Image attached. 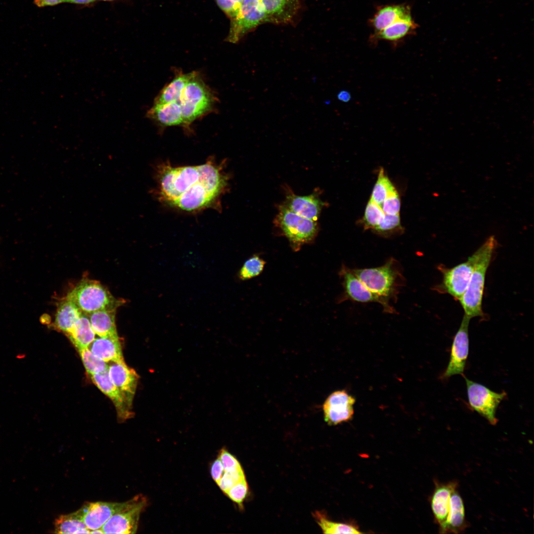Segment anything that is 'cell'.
<instances>
[{
  "mask_svg": "<svg viewBox=\"0 0 534 534\" xmlns=\"http://www.w3.org/2000/svg\"><path fill=\"white\" fill-rule=\"evenodd\" d=\"M223 166L214 158L196 166L174 167L162 163L155 171L154 195L162 203L187 212L218 210L228 186Z\"/></svg>",
  "mask_w": 534,
  "mask_h": 534,
  "instance_id": "cell-1",
  "label": "cell"
},
{
  "mask_svg": "<svg viewBox=\"0 0 534 534\" xmlns=\"http://www.w3.org/2000/svg\"><path fill=\"white\" fill-rule=\"evenodd\" d=\"M380 301L385 312L396 313L391 301L396 303L405 279L400 263L390 258L382 266L371 268H350Z\"/></svg>",
  "mask_w": 534,
  "mask_h": 534,
  "instance_id": "cell-2",
  "label": "cell"
},
{
  "mask_svg": "<svg viewBox=\"0 0 534 534\" xmlns=\"http://www.w3.org/2000/svg\"><path fill=\"white\" fill-rule=\"evenodd\" d=\"M497 245L495 236L492 235L488 237L478 249V260L467 287L459 300L464 314L471 318L484 317L482 306L486 275Z\"/></svg>",
  "mask_w": 534,
  "mask_h": 534,
  "instance_id": "cell-3",
  "label": "cell"
},
{
  "mask_svg": "<svg viewBox=\"0 0 534 534\" xmlns=\"http://www.w3.org/2000/svg\"><path fill=\"white\" fill-rule=\"evenodd\" d=\"M217 98L201 76L196 72L183 89L178 102L183 124L182 127L190 131L195 120L213 111Z\"/></svg>",
  "mask_w": 534,
  "mask_h": 534,
  "instance_id": "cell-4",
  "label": "cell"
},
{
  "mask_svg": "<svg viewBox=\"0 0 534 534\" xmlns=\"http://www.w3.org/2000/svg\"><path fill=\"white\" fill-rule=\"evenodd\" d=\"M65 298L86 314L101 310H117L125 303L124 300L113 296L99 282L87 278L81 280Z\"/></svg>",
  "mask_w": 534,
  "mask_h": 534,
  "instance_id": "cell-5",
  "label": "cell"
},
{
  "mask_svg": "<svg viewBox=\"0 0 534 534\" xmlns=\"http://www.w3.org/2000/svg\"><path fill=\"white\" fill-rule=\"evenodd\" d=\"M274 223L278 233L288 240L294 252L312 244L319 231L317 221L300 216L283 205L279 206Z\"/></svg>",
  "mask_w": 534,
  "mask_h": 534,
  "instance_id": "cell-6",
  "label": "cell"
},
{
  "mask_svg": "<svg viewBox=\"0 0 534 534\" xmlns=\"http://www.w3.org/2000/svg\"><path fill=\"white\" fill-rule=\"evenodd\" d=\"M465 379L468 403L470 407L485 418L490 424L495 425L498 422L496 410L507 395L505 392H495L487 387L472 381L463 375Z\"/></svg>",
  "mask_w": 534,
  "mask_h": 534,
  "instance_id": "cell-7",
  "label": "cell"
},
{
  "mask_svg": "<svg viewBox=\"0 0 534 534\" xmlns=\"http://www.w3.org/2000/svg\"><path fill=\"white\" fill-rule=\"evenodd\" d=\"M146 498L138 494L124 502L121 508L114 513L101 528L104 534H134L136 532L141 513L147 505Z\"/></svg>",
  "mask_w": 534,
  "mask_h": 534,
  "instance_id": "cell-8",
  "label": "cell"
},
{
  "mask_svg": "<svg viewBox=\"0 0 534 534\" xmlns=\"http://www.w3.org/2000/svg\"><path fill=\"white\" fill-rule=\"evenodd\" d=\"M477 249L467 260L451 268L439 267L443 274L442 283L434 288L439 292L446 293L456 300H459L465 291L479 257Z\"/></svg>",
  "mask_w": 534,
  "mask_h": 534,
  "instance_id": "cell-9",
  "label": "cell"
},
{
  "mask_svg": "<svg viewBox=\"0 0 534 534\" xmlns=\"http://www.w3.org/2000/svg\"><path fill=\"white\" fill-rule=\"evenodd\" d=\"M265 22V14L260 0H243L236 18L231 21L226 41L237 43L246 33Z\"/></svg>",
  "mask_w": 534,
  "mask_h": 534,
  "instance_id": "cell-10",
  "label": "cell"
},
{
  "mask_svg": "<svg viewBox=\"0 0 534 534\" xmlns=\"http://www.w3.org/2000/svg\"><path fill=\"white\" fill-rule=\"evenodd\" d=\"M471 318L464 315L460 325L454 336L448 365L442 375L447 379L457 374L464 375L469 354V324Z\"/></svg>",
  "mask_w": 534,
  "mask_h": 534,
  "instance_id": "cell-11",
  "label": "cell"
},
{
  "mask_svg": "<svg viewBox=\"0 0 534 534\" xmlns=\"http://www.w3.org/2000/svg\"><path fill=\"white\" fill-rule=\"evenodd\" d=\"M355 399L345 390L332 393L322 405L325 421L336 425L351 420L354 413Z\"/></svg>",
  "mask_w": 534,
  "mask_h": 534,
  "instance_id": "cell-12",
  "label": "cell"
},
{
  "mask_svg": "<svg viewBox=\"0 0 534 534\" xmlns=\"http://www.w3.org/2000/svg\"><path fill=\"white\" fill-rule=\"evenodd\" d=\"M342 281L343 292L337 301L339 303L350 300L360 303L375 302L380 304L379 298L345 265H342L339 272Z\"/></svg>",
  "mask_w": 534,
  "mask_h": 534,
  "instance_id": "cell-13",
  "label": "cell"
},
{
  "mask_svg": "<svg viewBox=\"0 0 534 534\" xmlns=\"http://www.w3.org/2000/svg\"><path fill=\"white\" fill-rule=\"evenodd\" d=\"M123 504L124 502H88L77 511L90 532L92 530L101 528Z\"/></svg>",
  "mask_w": 534,
  "mask_h": 534,
  "instance_id": "cell-14",
  "label": "cell"
},
{
  "mask_svg": "<svg viewBox=\"0 0 534 534\" xmlns=\"http://www.w3.org/2000/svg\"><path fill=\"white\" fill-rule=\"evenodd\" d=\"M108 374L113 384L123 395L128 405L131 407L136 391L138 375L135 370L125 362H112L108 366Z\"/></svg>",
  "mask_w": 534,
  "mask_h": 534,
  "instance_id": "cell-15",
  "label": "cell"
},
{
  "mask_svg": "<svg viewBox=\"0 0 534 534\" xmlns=\"http://www.w3.org/2000/svg\"><path fill=\"white\" fill-rule=\"evenodd\" d=\"M283 204L291 211L304 218L317 221L324 205L317 193L300 196L287 188Z\"/></svg>",
  "mask_w": 534,
  "mask_h": 534,
  "instance_id": "cell-16",
  "label": "cell"
},
{
  "mask_svg": "<svg viewBox=\"0 0 534 534\" xmlns=\"http://www.w3.org/2000/svg\"><path fill=\"white\" fill-rule=\"evenodd\" d=\"M435 487L431 497V506L439 532L443 528L448 515L450 497L452 492L458 487V482H435Z\"/></svg>",
  "mask_w": 534,
  "mask_h": 534,
  "instance_id": "cell-17",
  "label": "cell"
},
{
  "mask_svg": "<svg viewBox=\"0 0 534 534\" xmlns=\"http://www.w3.org/2000/svg\"><path fill=\"white\" fill-rule=\"evenodd\" d=\"M265 14V22L287 24L292 21L301 7V0H260Z\"/></svg>",
  "mask_w": 534,
  "mask_h": 534,
  "instance_id": "cell-18",
  "label": "cell"
},
{
  "mask_svg": "<svg viewBox=\"0 0 534 534\" xmlns=\"http://www.w3.org/2000/svg\"><path fill=\"white\" fill-rule=\"evenodd\" d=\"M412 19L410 7L407 4H388L379 7L369 20L374 30L378 33L392 24Z\"/></svg>",
  "mask_w": 534,
  "mask_h": 534,
  "instance_id": "cell-19",
  "label": "cell"
},
{
  "mask_svg": "<svg viewBox=\"0 0 534 534\" xmlns=\"http://www.w3.org/2000/svg\"><path fill=\"white\" fill-rule=\"evenodd\" d=\"M146 117L161 128L183 126L182 112L178 101L154 104L147 111Z\"/></svg>",
  "mask_w": 534,
  "mask_h": 534,
  "instance_id": "cell-20",
  "label": "cell"
},
{
  "mask_svg": "<svg viewBox=\"0 0 534 534\" xmlns=\"http://www.w3.org/2000/svg\"><path fill=\"white\" fill-rule=\"evenodd\" d=\"M468 526L464 502L457 488L451 494L447 519L443 528L439 532L441 534L462 533Z\"/></svg>",
  "mask_w": 534,
  "mask_h": 534,
  "instance_id": "cell-21",
  "label": "cell"
},
{
  "mask_svg": "<svg viewBox=\"0 0 534 534\" xmlns=\"http://www.w3.org/2000/svg\"><path fill=\"white\" fill-rule=\"evenodd\" d=\"M90 376L96 386L112 401L119 417L127 418L132 415L131 407L128 405L120 391L111 382L108 370Z\"/></svg>",
  "mask_w": 534,
  "mask_h": 534,
  "instance_id": "cell-22",
  "label": "cell"
},
{
  "mask_svg": "<svg viewBox=\"0 0 534 534\" xmlns=\"http://www.w3.org/2000/svg\"><path fill=\"white\" fill-rule=\"evenodd\" d=\"M417 27V24L413 19L400 20L378 33H373L370 41L375 45L379 41H387L396 46L407 36L414 33Z\"/></svg>",
  "mask_w": 534,
  "mask_h": 534,
  "instance_id": "cell-23",
  "label": "cell"
},
{
  "mask_svg": "<svg viewBox=\"0 0 534 534\" xmlns=\"http://www.w3.org/2000/svg\"><path fill=\"white\" fill-rule=\"evenodd\" d=\"M89 348L95 356L107 363L125 362L119 338H95Z\"/></svg>",
  "mask_w": 534,
  "mask_h": 534,
  "instance_id": "cell-24",
  "label": "cell"
},
{
  "mask_svg": "<svg viewBox=\"0 0 534 534\" xmlns=\"http://www.w3.org/2000/svg\"><path fill=\"white\" fill-rule=\"evenodd\" d=\"M83 312L77 306L65 298L60 301L52 326L54 328L68 334Z\"/></svg>",
  "mask_w": 534,
  "mask_h": 534,
  "instance_id": "cell-25",
  "label": "cell"
},
{
  "mask_svg": "<svg viewBox=\"0 0 534 534\" xmlns=\"http://www.w3.org/2000/svg\"><path fill=\"white\" fill-rule=\"evenodd\" d=\"M116 310H101L87 314L95 334L100 337L119 338L115 324Z\"/></svg>",
  "mask_w": 534,
  "mask_h": 534,
  "instance_id": "cell-26",
  "label": "cell"
},
{
  "mask_svg": "<svg viewBox=\"0 0 534 534\" xmlns=\"http://www.w3.org/2000/svg\"><path fill=\"white\" fill-rule=\"evenodd\" d=\"M196 71L183 73L177 71L174 79L167 84L154 99V104L178 101L182 92Z\"/></svg>",
  "mask_w": 534,
  "mask_h": 534,
  "instance_id": "cell-27",
  "label": "cell"
},
{
  "mask_svg": "<svg viewBox=\"0 0 534 534\" xmlns=\"http://www.w3.org/2000/svg\"><path fill=\"white\" fill-rule=\"evenodd\" d=\"M67 336L77 349L89 348L95 338V334L87 314L83 312Z\"/></svg>",
  "mask_w": 534,
  "mask_h": 534,
  "instance_id": "cell-28",
  "label": "cell"
},
{
  "mask_svg": "<svg viewBox=\"0 0 534 534\" xmlns=\"http://www.w3.org/2000/svg\"><path fill=\"white\" fill-rule=\"evenodd\" d=\"M56 534H90L78 511L61 515L54 522Z\"/></svg>",
  "mask_w": 534,
  "mask_h": 534,
  "instance_id": "cell-29",
  "label": "cell"
},
{
  "mask_svg": "<svg viewBox=\"0 0 534 534\" xmlns=\"http://www.w3.org/2000/svg\"><path fill=\"white\" fill-rule=\"evenodd\" d=\"M318 525L324 534H361L356 526L330 521L319 512L313 514Z\"/></svg>",
  "mask_w": 534,
  "mask_h": 534,
  "instance_id": "cell-30",
  "label": "cell"
},
{
  "mask_svg": "<svg viewBox=\"0 0 534 534\" xmlns=\"http://www.w3.org/2000/svg\"><path fill=\"white\" fill-rule=\"evenodd\" d=\"M397 191L396 188L385 174L384 169L381 168L370 200L381 207L384 201L389 195Z\"/></svg>",
  "mask_w": 534,
  "mask_h": 534,
  "instance_id": "cell-31",
  "label": "cell"
},
{
  "mask_svg": "<svg viewBox=\"0 0 534 534\" xmlns=\"http://www.w3.org/2000/svg\"><path fill=\"white\" fill-rule=\"evenodd\" d=\"M375 233L384 237H390L399 235L403 232L399 215L384 214L377 226L372 230Z\"/></svg>",
  "mask_w": 534,
  "mask_h": 534,
  "instance_id": "cell-32",
  "label": "cell"
},
{
  "mask_svg": "<svg viewBox=\"0 0 534 534\" xmlns=\"http://www.w3.org/2000/svg\"><path fill=\"white\" fill-rule=\"evenodd\" d=\"M266 261L258 254H254L246 260L238 273V278L248 280L259 276L263 271Z\"/></svg>",
  "mask_w": 534,
  "mask_h": 534,
  "instance_id": "cell-33",
  "label": "cell"
},
{
  "mask_svg": "<svg viewBox=\"0 0 534 534\" xmlns=\"http://www.w3.org/2000/svg\"><path fill=\"white\" fill-rule=\"evenodd\" d=\"M87 372L89 375L108 370L107 362L95 356L89 348L77 349Z\"/></svg>",
  "mask_w": 534,
  "mask_h": 534,
  "instance_id": "cell-34",
  "label": "cell"
},
{
  "mask_svg": "<svg viewBox=\"0 0 534 534\" xmlns=\"http://www.w3.org/2000/svg\"><path fill=\"white\" fill-rule=\"evenodd\" d=\"M381 207L369 200L365 207L360 223L364 229L373 230L384 215Z\"/></svg>",
  "mask_w": 534,
  "mask_h": 534,
  "instance_id": "cell-35",
  "label": "cell"
},
{
  "mask_svg": "<svg viewBox=\"0 0 534 534\" xmlns=\"http://www.w3.org/2000/svg\"><path fill=\"white\" fill-rule=\"evenodd\" d=\"M245 478L242 467L224 471L221 479L217 483L221 490L225 493L235 484Z\"/></svg>",
  "mask_w": 534,
  "mask_h": 534,
  "instance_id": "cell-36",
  "label": "cell"
},
{
  "mask_svg": "<svg viewBox=\"0 0 534 534\" xmlns=\"http://www.w3.org/2000/svg\"><path fill=\"white\" fill-rule=\"evenodd\" d=\"M248 491V485L246 478H244L235 484L225 493L231 500L241 507Z\"/></svg>",
  "mask_w": 534,
  "mask_h": 534,
  "instance_id": "cell-37",
  "label": "cell"
},
{
  "mask_svg": "<svg viewBox=\"0 0 534 534\" xmlns=\"http://www.w3.org/2000/svg\"><path fill=\"white\" fill-rule=\"evenodd\" d=\"M381 207L385 214L399 215L400 201L399 195L396 192L389 195L383 202Z\"/></svg>",
  "mask_w": 534,
  "mask_h": 534,
  "instance_id": "cell-38",
  "label": "cell"
},
{
  "mask_svg": "<svg viewBox=\"0 0 534 534\" xmlns=\"http://www.w3.org/2000/svg\"><path fill=\"white\" fill-rule=\"evenodd\" d=\"M218 457L223 465L224 471L241 467L238 460L224 448L220 451Z\"/></svg>",
  "mask_w": 534,
  "mask_h": 534,
  "instance_id": "cell-39",
  "label": "cell"
},
{
  "mask_svg": "<svg viewBox=\"0 0 534 534\" xmlns=\"http://www.w3.org/2000/svg\"><path fill=\"white\" fill-rule=\"evenodd\" d=\"M217 4L222 10L230 17L231 21L237 17L240 7L235 4L231 0H216Z\"/></svg>",
  "mask_w": 534,
  "mask_h": 534,
  "instance_id": "cell-40",
  "label": "cell"
},
{
  "mask_svg": "<svg viewBox=\"0 0 534 534\" xmlns=\"http://www.w3.org/2000/svg\"><path fill=\"white\" fill-rule=\"evenodd\" d=\"M210 472L213 479L218 483L224 473L223 465L219 457L212 463Z\"/></svg>",
  "mask_w": 534,
  "mask_h": 534,
  "instance_id": "cell-41",
  "label": "cell"
},
{
  "mask_svg": "<svg viewBox=\"0 0 534 534\" xmlns=\"http://www.w3.org/2000/svg\"><path fill=\"white\" fill-rule=\"evenodd\" d=\"M65 0H34V4L39 7L52 6L64 2Z\"/></svg>",
  "mask_w": 534,
  "mask_h": 534,
  "instance_id": "cell-42",
  "label": "cell"
},
{
  "mask_svg": "<svg viewBox=\"0 0 534 534\" xmlns=\"http://www.w3.org/2000/svg\"><path fill=\"white\" fill-rule=\"evenodd\" d=\"M338 99L343 102H348L352 98L351 94L349 91L346 90L340 91L337 95Z\"/></svg>",
  "mask_w": 534,
  "mask_h": 534,
  "instance_id": "cell-43",
  "label": "cell"
},
{
  "mask_svg": "<svg viewBox=\"0 0 534 534\" xmlns=\"http://www.w3.org/2000/svg\"><path fill=\"white\" fill-rule=\"evenodd\" d=\"M95 0H65L64 2H68L78 4H87Z\"/></svg>",
  "mask_w": 534,
  "mask_h": 534,
  "instance_id": "cell-44",
  "label": "cell"
},
{
  "mask_svg": "<svg viewBox=\"0 0 534 534\" xmlns=\"http://www.w3.org/2000/svg\"><path fill=\"white\" fill-rule=\"evenodd\" d=\"M104 534L103 530L101 528L97 529L96 530H92L90 531V534Z\"/></svg>",
  "mask_w": 534,
  "mask_h": 534,
  "instance_id": "cell-45",
  "label": "cell"
},
{
  "mask_svg": "<svg viewBox=\"0 0 534 534\" xmlns=\"http://www.w3.org/2000/svg\"><path fill=\"white\" fill-rule=\"evenodd\" d=\"M231 0L235 4H236L237 6H238L239 7H240V5H241V3H242L243 0Z\"/></svg>",
  "mask_w": 534,
  "mask_h": 534,
  "instance_id": "cell-46",
  "label": "cell"
},
{
  "mask_svg": "<svg viewBox=\"0 0 534 534\" xmlns=\"http://www.w3.org/2000/svg\"></svg>",
  "mask_w": 534,
  "mask_h": 534,
  "instance_id": "cell-47",
  "label": "cell"
}]
</instances>
